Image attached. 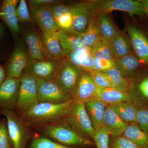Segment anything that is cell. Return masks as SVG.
Listing matches in <instances>:
<instances>
[{"label":"cell","mask_w":148,"mask_h":148,"mask_svg":"<svg viewBox=\"0 0 148 148\" xmlns=\"http://www.w3.org/2000/svg\"><path fill=\"white\" fill-rule=\"evenodd\" d=\"M73 100L60 103H39L22 114L21 119L29 127H41L65 119Z\"/></svg>","instance_id":"6da1fadb"},{"label":"cell","mask_w":148,"mask_h":148,"mask_svg":"<svg viewBox=\"0 0 148 148\" xmlns=\"http://www.w3.org/2000/svg\"><path fill=\"white\" fill-rule=\"evenodd\" d=\"M44 135L59 144L69 147L92 146L94 143L76 130L65 119L41 126Z\"/></svg>","instance_id":"7a4b0ae2"},{"label":"cell","mask_w":148,"mask_h":148,"mask_svg":"<svg viewBox=\"0 0 148 148\" xmlns=\"http://www.w3.org/2000/svg\"><path fill=\"white\" fill-rule=\"evenodd\" d=\"M92 12L95 14L109 13L114 10L121 11L131 16H142L145 14L141 1L133 0H98L90 1Z\"/></svg>","instance_id":"3957f363"},{"label":"cell","mask_w":148,"mask_h":148,"mask_svg":"<svg viewBox=\"0 0 148 148\" xmlns=\"http://www.w3.org/2000/svg\"><path fill=\"white\" fill-rule=\"evenodd\" d=\"M20 88L16 108L23 114L39 103L36 79L29 74L23 73L19 77Z\"/></svg>","instance_id":"277c9868"},{"label":"cell","mask_w":148,"mask_h":148,"mask_svg":"<svg viewBox=\"0 0 148 148\" xmlns=\"http://www.w3.org/2000/svg\"><path fill=\"white\" fill-rule=\"evenodd\" d=\"M1 113L6 118L8 129L13 148H25L31 137L30 127L13 110L2 109Z\"/></svg>","instance_id":"5b68a950"},{"label":"cell","mask_w":148,"mask_h":148,"mask_svg":"<svg viewBox=\"0 0 148 148\" xmlns=\"http://www.w3.org/2000/svg\"><path fill=\"white\" fill-rule=\"evenodd\" d=\"M82 72L77 66L65 58L61 61L52 80L65 93L71 95Z\"/></svg>","instance_id":"8992f818"},{"label":"cell","mask_w":148,"mask_h":148,"mask_svg":"<svg viewBox=\"0 0 148 148\" xmlns=\"http://www.w3.org/2000/svg\"><path fill=\"white\" fill-rule=\"evenodd\" d=\"M65 120L84 135L93 138L95 131L87 113L84 103L73 101Z\"/></svg>","instance_id":"52a82bcc"},{"label":"cell","mask_w":148,"mask_h":148,"mask_svg":"<svg viewBox=\"0 0 148 148\" xmlns=\"http://www.w3.org/2000/svg\"><path fill=\"white\" fill-rule=\"evenodd\" d=\"M36 79L39 103L57 104L73 100L71 95L65 93L53 81Z\"/></svg>","instance_id":"ba28073f"},{"label":"cell","mask_w":148,"mask_h":148,"mask_svg":"<svg viewBox=\"0 0 148 148\" xmlns=\"http://www.w3.org/2000/svg\"><path fill=\"white\" fill-rule=\"evenodd\" d=\"M61 61L50 59L36 60L29 57L28 64L23 73L31 75L35 79L52 80Z\"/></svg>","instance_id":"9c48e42d"},{"label":"cell","mask_w":148,"mask_h":148,"mask_svg":"<svg viewBox=\"0 0 148 148\" xmlns=\"http://www.w3.org/2000/svg\"><path fill=\"white\" fill-rule=\"evenodd\" d=\"M28 50L22 43L18 42L6 65V77L19 78L27 66Z\"/></svg>","instance_id":"30bf717a"},{"label":"cell","mask_w":148,"mask_h":148,"mask_svg":"<svg viewBox=\"0 0 148 148\" xmlns=\"http://www.w3.org/2000/svg\"><path fill=\"white\" fill-rule=\"evenodd\" d=\"M97 88L88 73L83 71L72 92L73 101L85 104L88 101L96 98Z\"/></svg>","instance_id":"8fae6325"},{"label":"cell","mask_w":148,"mask_h":148,"mask_svg":"<svg viewBox=\"0 0 148 148\" xmlns=\"http://www.w3.org/2000/svg\"><path fill=\"white\" fill-rule=\"evenodd\" d=\"M20 84L19 78L6 77L0 86V108L10 110L16 108Z\"/></svg>","instance_id":"7c38bea8"},{"label":"cell","mask_w":148,"mask_h":148,"mask_svg":"<svg viewBox=\"0 0 148 148\" xmlns=\"http://www.w3.org/2000/svg\"><path fill=\"white\" fill-rule=\"evenodd\" d=\"M70 5L73 15V30L82 34L87 29L92 11L90 1L77 3Z\"/></svg>","instance_id":"4fadbf2b"},{"label":"cell","mask_w":148,"mask_h":148,"mask_svg":"<svg viewBox=\"0 0 148 148\" xmlns=\"http://www.w3.org/2000/svg\"><path fill=\"white\" fill-rule=\"evenodd\" d=\"M31 8V16L42 32L57 34L59 30L53 18L51 5Z\"/></svg>","instance_id":"5bb4252c"},{"label":"cell","mask_w":148,"mask_h":148,"mask_svg":"<svg viewBox=\"0 0 148 148\" xmlns=\"http://www.w3.org/2000/svg\"><path fill=\"white\" fill-rule=\"evenodd\" d=\"M18 2V0H5L0 8V19L8 27L14 39L17 38L19 31L16 13Z\"/></svg>","instance_id":"9a60e30c"},{"label":"cell","mask_w":148,"mask_h":148,"mask_svg":"<svg viewBox=\"0 0 148 148\" xmlns=\"http://www.w3.org/2000/svg\"><path fill=\"white\" fill-rule=\"evenodd\" d=\"M127 31L130 42L138 58L148 65V39L137 27L132 25L127 27Z\"/></svg>","instance_id":"2e32d148"},{"label":"cell","mask_w":148,"mask_h":148,"mask_svg":"<svg viewBox=\"0 0 148 148\" xmlns=\"http://www.w3.org/2000/svg\"><path fill=\"white\" fill-rule=\"evenodd\" d=\"M29 57L42 60L47 59L42 35L34 31H29L25 35Z\"/></svg>","instance_id":"e0dca14e"},{"label":"cell","mask_w":148,"mask_h":148,"mask_svg":"<svg viewBox=\"0 0 148 148\" xmlns=\"http://www.w3.org/2000/svg\"><path fill=\"white\" fill-rule=\"evenodd\" d=\"M85 105L92 127L97 131L104 126V116L108 105L98 98L91 99Z\"/></svg>","instance_id":"ac0fdd59"},{"label":"cell","mask_w":148,"mask_h":148,"mask_svg":"<svg viewBox=\"0 0 148 148\" xmlns=\"http://www.w3.org/2000/svg\"><path fill=\"white\" fill-rule=\"evenodd\" d=\"M57 35L65 57L69 53L88 47L83 42L80 34L73 31L59 30Z\"/></svg>","instance_id":"d6986e66"},{"label":"cell","mask_w":148,"mask_h":148,"mask_svg":"<svg viewBox=\"0 0 148 148\" xmlns=\"http://www.w3.org/2000/svg\"><path fill=\"white\" fill-rule=\"evenodd\" d=\"M51 10L56 24L59 30L73 31V15L70 5L57 3L51 5Z\"/></svg>","instance_id":"ffe728a7"},{"label":"cell","mask_w":148,"mask_h":148,"mask_svg":"<svg viewBox=\"0 0 148 148\" xmlns=\"http://www.w3.org/2000/svg\"><path fill=\"white\" fill-rule=\"evenodd\" d=\"M129 123L122 120L114 110L112 106L108 105L104 117V125L113 137L121 136Z\"/></svg>","instance_id":"44dd1931"},{"label":"cell","mask_w":148,"mask_h":148,"mask_svg":"<svg viewBox=\"0 0 148 148\" xmlns=\"http://www.w3.org/2000/svg\"><path fill=\"white\" fill-rule=\"evenodd\" d=\"M96 98L100 99L106 104L114 106L122 102L132 101L129 92H124L115 88H97Z\"/></svg>","instance_id":"7402d4cb"},{"label":"cell","mask_w":148,"mask_h":148,"mask_svg":"<svg viewBox=\"0 0 148 148\" xmlns=\"http://www.w3.org/2000/svg\"><path fill=\"white\" fill-rule=\"evenodd\" d=\"M47 59L61 61L66 58L57 34L42 32Z\"/></svg>","instance_id":"603a6c76"},{"label":"cell","mask_w":148,"mask_h":148,"mask_svg":"<svg viewBox=\"0 0 148 148\" xmlns=\"http://www.w3.org/2000/svg\"><path fill=\"white\" fill-rule=\"evenodd\" d=\"M109 42L115 59L132 53L130 40L121 32H119Z\"/></svg>","instance_id":"cb8c5ba5"},{"label":"cell","mask_w":148,"mask_h":148,"mask_svg":"<svg viewBox=\"0 0 148 148\" xmlns=\"http://www.w3.org/2000/svg\"><path fill=\"white\" fill-rule=\"evenodd\" d=\"M114 62L116 68L126 77L135 73L140 66L139 58L132 53L121 58H116Z\"/></svg>","instance_id":"d4e9b609"},{"label":"cell","mask_w":148,"mask_h":148,"mask_svg":"<svg viewBox=\"0 0 148 148\" xmlns=\"http://www.w3.org/2000/svg\"><path fill=\"white\" fill-rule=\"evenodd\" d=\"M101 72L108 77L116 89L128 92L133 90L134 84L132 81L124 76L116 67Z\"/></svg>","instance_id":"484cf974"},{"label":"cell","mask_w":148,"mask_h":148,"mask_svg":"<svg viewBox=\"0 0 148 148\" xmlns=\"http://www.w3.org/2000/svg\"><path fill=\"white\" fill-rule=\"evenodd\" d=\"M81 37L84 44L88 47H92L101 40L100 34L97 21V15L92 13L88 21L85 32L81 34Z\"/></svg>","instance_id":"4316f807"},{"label":"cell","mask_w":148,"mask_h":148,"mask_svg":"<svg viewBox=\"0 0 148 148\" xmlns=\"http://www.w3.org/2000/svg\"><path fill=\"white\" fill-rule=\"evenodd\" d=\"M123 136L140 147L148 148V132L142 130L136 123H129Z\"/></svg>","instance_id":"83f0119b"},{"label":"cell","mask_w":148,"mask_h":148,"mask_svg":"<svg viewBox=\"0 0 148 148\" xmlns=\"http://www.w3.org/2000/svg\"><path fill=\"white\" fill-rule=\"evenodd\" d=\"M96 15L97 24L101 36L108 41H110L119 33V30L106 14H100Z\"/></svg>","instance_id":"f1b7e54d"},{"label":"cell","mask_w":148,"mask_h":148,"mask_svg":"<svg viewBox=\"0 0 148 148\" xmlns=\"http://www.w3.org/2000/svg\"><path fill=\"white\" fill-rule=\"evenodd\" d=\"M117 114L127 123L135 122L137 106L132 101L122 102L112 106Z\"/></svg>","instance_id":"f546056e"},{"label":"cell","mask_w":148,"mask_h":148,"mask_svg":"<svg viewBox=\"0 0 148 148\" xmlns=\"http://www.w3.org/2000/svg\"><path fill=\"white\" fill-rule=\"evenodd\" d=\"M91 54L94 58L114 61V57L108 41L103 38L91 47Z\"/></svg>","instance_id":"4dcf8cb0"},{"label":"cell","mask_w":148,"mask_h":148,"mask_svg":"<svg viewBox=\"0 0 148 148\" xmlns=\"http://www.w3.org/2000/svg\"><path fill=\"white\" fill-rule=\"evenodd\" d=\"M137 94L132 98L137 107L147 106L148 103V76L144 77L137 85Z\"/></svg>","instance_id":"1f68e13d"},{"label":"cell","mask_w":148,"mask_h":148,"mask_svg":"<svg viewBox=\"0 0 148 148\" xmlns=\"http://www.w3.org/2000/svg\"><path fill=\"white\" fill-rule=\"evenodd\" d=\"M30 148H82L69 147L54 142L46 137H38L32 141Z\"/></svg>","instance_id":"d6a6232c"},{"label":"cell","mask_w":148,"mask_h":148,"mask_svg":"<svg viewBox=\"0 0 148 148\" xmlns=\"http://www.w3.org/2000/svg\"><path fill=\"white\" fill-rule=\"evenodd\" d=\"M88 73L94 84L98 88H115L108 77L102 72L93 70Z\"/></svg>","instance_id":"836d02e7"},{"label":"cell","mask_w":148,"mask_h":148,"mask_svg":"<svg viewBox=\"0 0 148 148\" xmlns=\"http://www.w3.org/2000/svg\"><path fill=\"white\" fill-rule=\"evenodd\" d=\"M91 47H88L69 53L66 56V58L79 68L80 65L91 55Z\"/></svg>","instance_id":"e575fe53"},{"label":"cell","mask_w":148,"mask_h":148,"mask_svg":"<svg viewBox=\"0 0 148 148\" xmlns=\"http://www.w3.org/2000/svg\"><path fill=\"white\" fill-rule=\"evenodd\" d=\"M108 130L105 126L95 131L93 139L97 148H109Z\"/></svg>","instance_id":"d590c367"},{"label":"cell","mask_w":148,"mask_h":148,"mask_svg":"<svg viewBox=\"0 0 148 148\" xmlns=\"http://www.w3.org/2000/svg\"><path fill=\"white\" fill-rule=\"evenodd\" d=\"M135 123L142 130L148 132V106L137 107Z\"/></svg>","instance_id":"8d00e7d4"},{"label":"cell","mask_w":148,"mask_h":148,"mask_svg":"<svg viewBox=\"0 0 148 148\" xmlns=\"http://www.w3.org/2000/svg\"><path fill=\"white\" fill-rule=\"evenodd\" d=\"M16 16L18 22H31L32 17L30 14L27 2L25 0H21L19 2L16 10Z\"/></svg>","instance_id":"74e56055"},{"label":"cell","mask_w":148,"mask_h":148,"mask_svg":"<svg viewBox=\"0 0 148 148\" xmlns=\"http://www.w3.org/2000/svg\"><path fill=\"white\" fill-rule=\"evenodd\" d=\"M111 148H144L133 143L123 136L114 137Z\"/></svg>","instance_id":"f35d334b"},{"label":"cell","mask_w":148,"mask_h":148,"mask_svg":"<svg viewBox=\"0 0 148 148\" xmlns=\"http://www.w3.org/2000/svg\"><path fill=\"white\" fill-rule=\"evenodd\" d=\"M12 143L8 129L3 121L0 122V148H11Z\"/></svg>","instance_id":"ab89813d"},{"label":"cell","mask_w":148,"mask_h":148,"mask_svg":"<svg viewBox=\"0 0 148 148\" xmlns=\"http://www.w3.org/2000/svg\"><path fill=\"white\" fill-rule=\"evenodd\" d=\"M93 70L104 71L115 67L114 61L94 58L93 60Z\"/></svg>","instance_id":"60d3db41"},{"label":"cell","mask_w":148,"mask_h":148,"mask_svg":"<svg viewBox=\"0 0 148 148\" xmlns=\"http://www.w3.org/2000/svg\"><path fill=\"white\" fill-rule=\"evenodd\" d=\"M58 3V1H55V0H31L29 1L31 8L52 5Z\"/></svg>","instance_id":"b9f144b4"},{"label":"cell","mask_w":148,"mask_h":148,"mask_svg":"<svg viewBox=\"0 0 148 148\" xmlns=\"http://www.w3.org/2000/svg\"><path fill=\"white\" fill-rule=\"evenodd\" d=\"M6 78L5 70L0 65V86L2 84Z\"/></svg>","instance_id":"7bdbcfd3"},{"label":"cell","mask_w":148,"mask_h":148,"mask_svg":"<svg viewBox=\"0 0 148 148\" xmlns=\"http://www.w3.org/2000/svg\"><path fill=\"white\" fill-rule=\"evenodd\" d=\"M141 1L143 3L145 14L148 15V0H144Z\"/></svg>","instance_id":"ee69618b"},{"label":"cell","mask_w":148,"mask_h":148,"mask_svg":"<svg viewBox=\"0 0 148 148\" xmlns=\"http://www.w3.org/2000/svg\"><path fill=\"white\" fill-rule=\"evenodd\" d=\"M4 31V25L2 23H0V41L1 39Z\"/></svg>","instance_id":"f6af8a7d"}]
</instances>
